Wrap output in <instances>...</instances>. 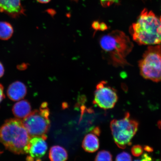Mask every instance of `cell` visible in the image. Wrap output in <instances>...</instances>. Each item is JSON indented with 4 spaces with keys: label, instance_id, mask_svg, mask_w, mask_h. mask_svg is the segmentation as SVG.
Instances as JSON below:
<instances>
[{
    "label": "cell",
    "instance_id": "6da1fadb",
    "mask_svg": "<svg viewBox=\"0 0 161 161\" xmlns=\"http://www.w3.org/2000/svg\"><path fill=\"white\" fill-rule=\"evenodd\" d=\"M108 63L115 67L128 65L126 58L133 47V44L126 34L116 30L102 36L99 41Z\"/></svg>",
    "mask_w": 161,
    "mask_h": 161
},
{
    "label": "cell",
    "instance_id": "7a4b0ae2",
    "mask_svg": "<svg viewBox=\"0 0 161 161\" xmlns=\"http://www.w3.org/2000/svg\"><path fill=\"white\" fill-rule=\"evenodd\" d=\"M133 39L140 45L161 43V20L152 11L144 9L130 28Z\"/></svg>",
    "mask_w": 161,
    "mask_h": 161
},
{
    "label": "cell",
    "instance_id": "3957f363",
    "mask_svg": "<svg viewBox=\"0 0 161 161\" xmlns=\"http://www.w3.org/2000/svg\"><path fill=\"white\" fill-rule=\"evenodd\" d=\"M31 138L19 119L7 120L0 128V142L14 154L29 153Z\"/></svg>",
    "mask_w": 161,
    "mask_h": 161
},
{
    "label": "cell",
    "instance_id": "277c9868",
    "mask_svg": "<svg viewBox=\"0 0 161 161\" xmlns=\"http://www.w3.org/2000/svg\"><path fill=\"white\" fill-rule=\"evenodd\" d=\"M138 126V122L131 118L128 112L122 119L113 120L110 122V129L116 145L121 149L131 145Z\"/></svg>",
    "mask_w": 161,
    "mask_h": 161
},
{
    "label": "cell",
    "instance_id": "5b68a950",
    "mask_svg": "<svg viewBox=\"0 0 161 161\" xmlns=\"http://www.w3.org/2000/svg\"><path fill=\"white\" fill-rule=\"evenodd\" d=\"M47 106V103H43L39 110H34L22 120L31 138L41 136L45 140L47 139L46 134L50 127V112Z\"/></svg>",
    "mask_w": 161,
    "mask_h": 161
},
{
    "label": "cell",
    "instance_id": "8992f818",
    "mask_svg": "<svg viewBox=\"0 0 161 161\" xmlns=\"http://www.w3.org/2000/svg\"><path fill=\"white\" fill-rule=\"evenodd\" d=\"M141 75L155 82L161 81V45L150 46L139 62Z\"/></svg>",
    "mask_w": 161,
    "mask_h": 161
},
{
    "label": "cell",
    "instance_id": "52a82bcc",
    "mask_svg": "<svg viewBox=\"0 0 161 161\" xmlns=\"http://www.w3.org/2000/svg\"><path fill=\"white\" fill-rule=\"evenodd\" d=\"M118 100L116 91L102 81L96 86L93 103L104 109H110L115 106Z\"/></svg>",
    "mask_w": 161,
    "mask_h": 161
},
{
    "label": "cell",
    "instance_id": "ba28073f",
    "mask_svg": "<svg viewBox=\"0 0 161 161\" xmlns=\"http://www.w3.org/2000/svg\"><path fill=\"white\" fill-rule=\"evenodd\" d=\"M0 11L13 18L25 14L21 0H0Z\"/></svg>",
    "mask_w": 161,
    "mask_h": 161
},
{
    "label": "cell",
    "instance_id": "9c48e42d",
    "mask_svg": "<svg viewBox=\"0 0 161 161\" xmlns=\"http://www.w3.org/2000/svg\"><path fill=\"white\" fill-rule=\"evenodd\" d=\"M46 140L41 136H35L30 139L29 153L32 158L40 160V158L45 156L47 150Z\"/></svg>",
    "mask_w": 161,
    "mask_h": 161
},
{
    "label": "cell",
    "instance_id": "30bf717a",
    "mask_svg": "<svg viewBox=\"0 0 161 161\" xmlns=\"http://www.w3.org/2000/svg\"><path fill=\"white\" fill-rule=\"evenodd\" d=\"M27 88L22 82L17 81L11 84L8 88L7 94L9 98L13 101L23 99L27 94Z\"/></svg>",
    "mask_w": 161,
    "mask_h": 161
},
{
    "label": "cell",
    "instance_id": "8fae6325",
    "mask_svg": "<svg viewBox=\"0 0 161 161\" xmlns=\"http://www.w3.org/2000/svg\"><path fill=\"white\" fill-rule=\"evenodd\" d=\"M97 134L93 131L86 135L82 143V147L86 152L94 153L99 147V142Z\"/></svg>",
    "mask_w": 161,
    "mask_h": 161
},
{
    "label": "cell",
    "instance_id": "7c38bea8",
    "mask_svg": "<svg viewBox=\"0 0 161 161\" xmlns=\"http://www.w3.org/2000/svg\"><path fill=\"white\" fill-rule=\"evenodd\" d=\"M31 110V105L27 100H21L16 103L13 107V113L19 119H23L30 114Z\"/></svg>",
    "mask_w": 161,
    "mask_h": 161
},
{
    "label": "cell",
    "instance_id": "4fadbf2b",
    "mask_svg": "<svg viewBox=\"0 0 161 161\" xmlns=\"http://www.w3.org/2000/svg\"><path fill=\"white\" fill-rule=\"evenodd\" d=\"M49 158L53 161H64L67 160L68 154L67 151L61 146H55L50 148Z\"/></svg>",
    "mask_w": 161,
    "mask_h": 161
},
{
    "label": "cell",
    "instance_id": "5bb4252c",
    "mask_svg": "<svg viewBox=\"0 0 161 161\" xmlns=\"http://www.w3.org/2000/svg\"><path fill=\"white\" fill-rule=\"evenodd\" d=\"M14 33L13 27L7 22H0V40H7L13 36Z\"/></svg>",
    "mask_w": 161,
    "mask_h": 161
},
{
    "label": "cell",
    "instance_id": "9a60e30c",
    "mask_svg": "<svg viewBox=\"0 0 161 161\" xmlns=\"http://www.w3.org/2000/svg\"><path fill=\"white\" fill-rule=\"evenodd\" d=\"M95 160L112 161V155L108 151L106 150L101 151L97 155Z\"/></svg>",
    "mask_w": 161,
    "mask_h": 161
},
{
    "label": "cell",
    "instance_id": "2e32d148",
    "mask_svg": "<svg viewBox=\"0 0 161 161\" xmlns=\"http://www.w3.org/2000/svg\"><path fill=\"white\" fill-rule=\"evenodd\" d=\"M131 151L133 155L135 157H139L142 154L143 148L142 146L136 145L132 147Z\"/></svg>",
    "mask_w": 161,
    "mask_h": 161
},
{
    "label": "cell",
    "instance_id": "e0dca14e",
    "mask_svg": "<svg viewBox=\"0 0 161 161\" xmlns=\"http://www.w3.org/2000/svg\"><path fill=\"white\" fill-rule=\"evenodd\" d=\"M116 161H131L132 158L128 153L124 152L120 153L116 156Z\"/></svg>",
    "mask_w": 161,
    "mask_h": 161
},
{
    "label": "cell",
    "instance_id": "ac0fdd59",
    "mask_svg": "<svg viewBox=\"0 0 161 161\" xmlns=\"http://www.w3.org/2000/svg\"><path fill=\"white\" fill-rule=\"evenodd\" d=\"M102 7L104 8L110 7L114 3H118L119 0H100Z\"/></svg>",
    "mask_w": 161,
    "mask_h": 161
},
{
    "label": "cell",
    "instance_id": "d6986e66",
    "mask_svg": "<svg viewBox=\"0 0 161 161\" xmlns=\"http://www.w3.org/2000/svg\"><path fill=\"white\" fill-rule=\"evenodd\" d=\"M100 23L97 21H94L92 24V29L96 31L99 30Z\"/></svg>",
    "mask_w": 161,
    "mask_h": 161
},
{
    "label": "cell",
    "instance_id": "ffe728a7",
    "mask_svg": "<svg viewBox=\"0 0 161 161\" xmlns=\"http://www.w3.org/2000/svg\"><path fill=\"white\" fill-rule=\"evenodd\" d=\"M4 98L5 95L3 93V86L1 84H0V103Z\"/></svg>",
    "mask_w": 161,
    "mask_h": 161
},
{
    "label": "cell",
    "instance_id": "44dd1931",
    "mask_svg": "<svg viewBox=\"0 0 161 161\" xmlns=\"http://www.w3.org/2000/svg\"><path fill=\"white\" fill-rule=\"evenodd\" d=\"M108 29V27L106 24L102 22L100 23L99 30L102 31H104Z\"/></svg>",
    "mask_w": 161,
    "mask_h": 161
},
{
    "label": "cell",
    "instance_id": "7402d4cb",
    "mask_svg": "<svg viewBox=\"0 0 161 161\" xmlns=\"http://www.w3.org/2000/svg\"><path fill=\"white\" fill-rule=\"evenodd\" d=\"M152 160V158L147 153H145L143 155L142 157V159L141 160L142 161H150Z\"/></svg>",
    "mask_w": 161,
    "mask_h": 161
},
{
    "label": "cell",
    "instance_id": "603a6c76",
    "mask_svg": "<svg viewBox=\"0 0 161 161\" xmlns=\"http://www.w3.org/2000/svg\"><path fill=\"white\" fill-rule=\"evenodd\" d=\"M4 73V68L1 62H0V78L2 77Z\"/></svg>",
    "mask_w": 161,
    "mask_h": 161
},
{
    "label": "cell",
    "instance_id": "cb8c5ba5",
    "mask_svg": "<svg viewBox=\"0 0 161 161\" xmlns=\"http://www.w3.org/2000/svg\"><path fill=\"white\" fill-rule=\"evenodd\" d=\"M144 150L148 152H152L153 150V148L148 146H145L144 148Z\"/></svg>",
    "mask_w": 161,
    "mask_h": 161
},
{
    "label": "cell",
    "instance_id": "d4e9b609",
    "mask_svg": "<svg viewBox=\"0 0 161 161\" xmlns=\"http://www.w3.org/2000/svg\"><path fill=\"white\" fill-rule=\"evenodd\" d=\"M38 2L42 3H49L51 0H36Z\"/></svg>",
    "mask_w": 161,
    "mask_h": 161
},
{
    "label": "cell",
    "instance_id": "484cf974",
    "mask_svg": "<svg viewBox=\"0 0 161 161\" xmlns=\"http://www.w3.org/2000/svg\"><path fill=\"white\" fill-rule=\"evenodd\" d=\"M27 160L28 161H33L34 158H32L31 156H28L27 158Z\"/></svg>",
    "mask_w": 161,
    "mask_h": 161
},
{
    "label": "cell",
    "instance_id": "4316f807",
    "mask_svg": "<svg viewBox=\"0 0 161 161\" xmlns=\"http://www.w3.org/2000/svg\"><path fill=\"white\" fill-rule=\"evenodd\" d=\"M158 126L159 128L161 129V120L159 121L158 122Z\"/></svg>",
    "mask_w": 161,
    "mask_h": 161
},
{
    "label": "cell",
    "instance_id": "83f0119b",
    "mask_svg": "<svg viewBox=\"0 0 161 161\" xmlns=\"http://www.w3.org/2000/svg\"><path fill=\"white\" fill-rule=\"evenodd\" d=\"M74 1H77L78 0H74Z\"/></svg>",
    "mask_w": 161,
    "mask_h": 161
}]
</instances>
